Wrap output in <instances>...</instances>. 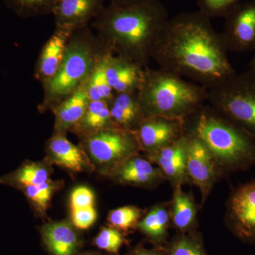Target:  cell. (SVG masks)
<instances>
[{
	"label": "cell",
	"instance_id": "obj_1",
	"mask_svg": "<svg viewBox=\"0 0 255 255\" xmlns=\"http://www.w3.org/2000/svg\"><path fill=\"white\" fill-rule=\"evenodd\" d=\"M152 59L159 68L206 89L237 73L221 34L214 29L210 18L199 11L169 18Z\"/></svg>",
	"mask_w": 255,
	"mask_h": 255
},
{
	"label": "cell",
	"instance_id": "obj_2",
	"mask_svg": "<svg viewBox=\"0 0 255 255\" xmlns=\"http://www.w3.org/2000/svg\"><path fill=\"white\" fill-rule=\"evenodd\" d=\"M169 18L159 0L125 6L110 3L91 28L113 54L145 68Z\"/></svg>",
	"mask_w": 255,
	"mask_h": 255
},
{
	"label": "cell",
	"instance_id": "obj_3",
	"mask_svg": "<svg viewBox=\"0 0 255 255\" xmlns=\"http://www.w3.org/2000/svg\"><path fill=\"white\" fill-rule=\"evenodd\" d=\"M145 117L186 120L207 102V89L162 68L145 69L138 91Z\"/></svg>",
	"mask_w": 255,
	"mask_h": 255
},
{
	"label": "cell",
	"instance_id": "obj_4",
	"mask_svg": "<svg viewBox=\"0 0 255 255\" xmlns=\"http://www.w3.org/2000/svg\"><path fill=\"white\" fill-rule=\"evenodd\" d=\"M109 52L90 26L74 31L59 69L54 77L42 86L43 99L40 108L52 110L75 93Z\"/></svg>",
	"mask_w": 255,
	"mask_h": 255
},
{
	"label": "cell",
	"instance_id": "obj_5",
	"mask_svg": "<svg viewBox=\"0 0 255 255\" xmlns=\"http://www.w3.org/2000/svg\"><path fill=\"white\" fill-rule=\"evenodd\" d=\"M189 133L207 147L218 164L230 170H241L255 164V137L225 119L211 107L196 112Z\"/></svg>",
	"mask_w": 255,
	"mask_h": 255
},
{
	"label": "cell",
	"instance_id": "obj_6",
	"mask_svg": "<svg viewBox=\"0 0 255 255\" xmlns=\"http://www.w3.org/2000/svg\"><path fill=\"white\" fill-rule=\"evenodd\" d=\"M211 108L255 137V74L236 73L207 89Z\"/></svg>",
	"mask_w": 255,
	"mask_h": 255
},
{
	"label": "cell",
	"instance_id": "obj_7",
	"mask_svg": "<svg viewBox=\"0 0 255 255\" xmlns=\"http://www.w3.org/2000/svg\"><path fill=\"white\" fill-rule=\"evenodd\" d=\"M84 137L89 153L102 164L127 160L140 148L134 132L119 128L102 129Z\"/></svg>",
	"mask_w": 255,
	"mask_h": 255
},
{
	"label": "cell",
	"instance_id": "obj_8",
	"mask_svg": "<svg viewBox=\"0 0 255 255\" xmlns=\"http://www.w3.org/2000/svg\"><path fill=\"white\" fill-rule=\"evenodd\" d=\"M226 16L221 36L228 51H255V1L238 4Z\"/></svg>",
	"mask_w": 255,
	"mask_h": 255
},
{
	"label": "cell",
	"instance_id": "obj_9",
	"mask_svg": "<svg viewBox=\"0 0 255 255\" xmlns=\"http://www.w3.org/2000/svg\"><path fill=\"white\" fill-rule=\"evenodd\" d=\"M228 219L238 238L255 243V182L243 184L233 191L228 201Z\"/></svg>",
	"mask_w": 255,
	"mask_h": 255
},
{
	"label": "cell",
	"instance_id": "obj_10",
	"mask_svg": "<svg viewBox=\"0 0 255 255\" xmlns=\"http://www.w3.org/2000/svg\"><path fill=\"white\" fill-rule=\"evenodd\" d=\"M186 120L162 117H145L134 132L140 148L153 153L186 134Z\"/></svg>",
	"mask_w": 255,
	"mask_h": 255
},
{
	"label": "cell",
	"instance_id": "obj_11",
	"mask_svg": "<svg viewBox=\"0 0 255 255\" xmlns=\"http://www.w3.org/2000/svg\"><path fill=\"white\" fill-rule=\"evenodd\" d=\"M187 134L186 172L193 184L200 189L204 201L216 179V161L199 138L189 132Z\"/></svg>",
	"mask_w": 255,
	"mask_h": 255
},
{
	"label": "cell",
	"instance_id": "obj_12",
	"mask_svg": "<svg viewBox=\"0 0 255 255\" xmlns=\"http://www.w3.org/2000/svg\"><path fill=\"white\" fill-rule=\"evenodd\" d=\"M105 0H55V27L76 31L90 26L105 7Z\"/></svg>",
	"mask_w": 255,
	"mask_h": 255
},
{
	"label": "cell",
	"instance_id": "obj_13",
	"mask_svg": "<svg viewBox=\"0 0 255 255\" xmlns=\"http://www.w3.org/2000/svg\"><path fill=\"white\" fill-rule=\"evenodd\" d=\"M73 31L55 27L54 31L43 45L34 69L35 80L42 86L54 77L62 61Z\"/></svg>",
	"mask_w": 255,
	"mask_h": 255
},
{
	"label": "cell",
	"instance_id": "obj_14",
	"mask_svg": "<svg viewBox=\"0 0 255 255\" xmlns=\"http://www.w3.org/2000/svg\"><path fill=\"white\" fill-rule=\"evenodd\" d=\"M145 69L112 52L106 57V75L115 94L138 91L143 81Z\"/></svg>",
	"mask_w": 255,
	"mask_h": 255
},
{
	"label": "cell",
	"instance_id": "obj_15",
	"mask_svg": "<svg viewBox=\"0 0 255 255\" xmlns=\"http://www.w3.org/2000/svg\"><path fill=\"white\" fill-rule=\"evenodd\" d=\"M187 145L188 134L186 132L173 143L149 155L152 162L158 165L163 175L175 187L182 186L187 177L186 172Z\"/></svg>",
	"mask_w": 255,
	"mask_h": 255
},
{
	"label": "cell",
	"instance_id": "obj_16",
	"mask_svg": "<svg viewBox=\"0 0 255 255\" xmlns=\"http://www.w3.org/2000/svg\"><path fill=\"white\" fill-rule=\"evenodd\" d=\"M110 112L116 127L132 132L145 118L137 92L115 94L110 102Z\"/></svg>",
	"mask_w": 255,
	"mask_h": 255
},
{
	"label": "cell",
	"instance_id": "obj_17",
	"mask_svg": "<svg viewBox=\"0 0 255 255\" xmlns=\"http://www.w3.org/2000/svg\"><path fill=\"white\" fill-rule=\"evenodd\" d=\"M90 100L84 85L73 95L55 105L52 112L54 114L56 132L65 133L73 130L81 122Z\"/></svg>",
	"mask_w": 255,
	"mask_h": 255
},
{
	"label": "cell",
	"instance_id": "obj_18",
	"mask_svg": "<svg viewBox=\"0 0 255 255\" xmlns=\"http://www.w3.org/2000/svg\"><path fill=\"white\" fill-rule=\"evenodd\" d=\"M42 236L53 255H74L78 250V235L68 223H48L42 229Z\"/></svg>",
	"mask_w": 255,
	"mask_h": 255
},
{
	"label": "cell",
	"instance_id": "obj_19",
	"mask_svg": "<svg viewBox=\"0 0 255 255\" xmlns=\"http://www.w3.org/2000/svg\"><path fill=\"white\" fill-rule=\"evenodd\" d=\"M48 149L55 163L75 172L82 170L85 165L83 151L65 136L56 132L48 142Z\"/></svg>",
	"mask_w": 255,
	"mask_h": 255
},
{
	"label": "cell",
	"instance_id": "obj_20",
	"mask_svg": "<svg viewBox=\"0 0 255 255\" xmlns=\"http://www.w3.org/2000/svg\"><path fill=\"white\" fill-rule=\"evenodd\" d=\"M118 176L125 183L148 185L159 182L164 175L160 169L154 167L149 161L134 155L124 162Z\"/></svg>",
	"mask_w": 255,
	"mask_h": 255
},
{
	"label": "cell",
	"instance_id": "obj_21",
	"mask_svg": "<svg viewBox=\"0 0 255 255\" xmlns=\"http://www.w3.org/2000/svg\"><path fill=\"white\" fill-rule=\"evenodd\" d=\"M110 102L90 101L81 122L73 130L85 137L102 129L117 128L111 116Z\"/></svg>",
	"mask_w": 255,
	"mask_h": 255
},
{
	"label": "cell",
	"instance_id": "obj_22",
	"mask_svg": "<svg viewBox=\"0 0 255 255\" xmlns=\"http://www.w3.org/2000/svg\"><path fill=\"white\" fill-rule=\"evenodd\" d=\"M196 209L195 204L187 193L181 189V186L175 187L172 202V222L174 226L181 231H186L192 227L195 222Z\"/></svg>",
	"mask_w": 255,
	"mask_h": 255
},
{
	"label": "cell",
	"instance_id": "obj_23",
	"mask_svg": "<svg viewBox=\"0 0 255 255\" xmlns=\"http://www.w3.org/2000/svg\"><path fill=\"white\" fill-rule=\"evenodd\" d=\"M107 54L97 64L84 83V87L90 101L111 102L115 95L106 75L105 60Z\"/></svg>",
	"mask_w": 255,
	"mask_h": 255
},
{
	"label": "cell",
	"instance_id": "obj_24",
	"mask_svg": "<svg viewBox=\"0 0 255 255\" xmlns=\"http://www.w3.org/2000/svg\"><path fill=\"white\" fill-rule=\"evenodd\" d=\"M169 214L164 205L154 206L145 217L139 221L138 228L147 237L156 241L163 240L167 234Z\"/></svg>",
	"mask_w": 255,
	"mask_h": 255
},
{
	"label": "cell",
	"instance_id": "obj_25",
	"mask_svg": "<svg viewBox=\"0 0 255 255\" xmlns=\"http://www.w3.org/2000/svg\"><path fill=\"white\" fill-rule=\"evenodd\" d=\"M4 4L21 18L53 14L55 0H3Z\"/></svg>",
	"mask_w": 255,
	"mask_h": 255
},
{
	"label": "cell",
	"instance_id": "obj_26",
	"mask_svg": "<svg viewBox=\"0 0 255 255\" xmlns=\"http://www.w3.org/2000/svg\"><path fill=\"white\" fill-rule=\"evenodd\" d=\"M48 171L36 164H26L21 166L11 176L6 177L5 182L17 185L18 187L26 185H40L48 182Z\"/></svg>",
	"mask_w": 255,
	"mask_h": 255
},
{
	"label": "cell",
	"instance_id": "obj_27",
	"mask_svg": "<svg viewBox=\"0 0 255 255\" xmlns=\"http://www.w3.org/2000/svg\"><path fill=\"white\" fill-rule=\"evenodd\" d=\"M141 211L132 206H123L111 211L108 222L112 227L119 231H128L138 225Z\"/></svg>",
	"mask_w": 255,
	"mask_h": 255
},
{
	"label": "cell",
	"instance_id": "obj_28",
	"mask_svg": "<svg viewBox=\"0 0 255 255\" xmlns=\"http://www.w3.org/2000/svg\"><path fill=\"white\" fill-rule=\"evenodd\" d=\"M21 187L28 199L43 211L48 207L55 189L54 186L49 182L40 185H26Z\"/></svg>",
	"mask_w": 255,
	"mask_h": 255
},
{
	"label": "cell",
	"instance_id": "obj_29",
	"mask_svg": "<svg viewBox=\"0 0 255 255\" xmlns=\"http://www.w3.org/2000/svg\"><path fill=\"white\" fill-rule=\"evenodd\" d=\"M124 237L120 231L113 227L104 228L96 237L97 248L110 253H118L124 244Z\"/></svg>",
	"mask_w": 255,
	"mask_h": 255
},
{
	"label": "cell",
	"instance_id": "obj_30",
	"mask_svg": "<svg viewBox=\"0 0 255 255\" xmlns=\"http://www.w3.org/2000/svg\"><path fill=\"white\" fill-rule=\"evenodd\" d=\"M199 11L208 17L227 16L240 0H196Z\"/></svg>",
	"mask_w": 255,
	"mask_h": 255
},
{
	"label": "cell",
	"instance_id": "obj_31",
	"mask_svg": "<svg viewBox=\"0 0 255 255\" xmlns=\"http://www.w3.org/2000/svg\"><path fill=\"white\" fill-rule=\"evenodd\" d=\"M95 196L93 191L87 187H78L72 191L70 195L71 210L91 207L95 204Z\"/></svg>",
	"mask_w": 255,
	"mask_h": 255
},
{
	"label": "cell",
	"instance_id": "obj_32",
	"mask_svg": "<svg viewBox=\"0 0 255 255\" xmlns=\"http://www.w3.org/2000/svg\"><path fill=\"white\" fill-rule=\"evenodd\" d=\"M97 218V211L94 206L72 210V221L74 226L79 229H88L95 223Z\"/></svg>",
	"mask_w": 255,
	"mask_h": 255
},
{
	"label": "cell",
	"instance_id": "obj_33",
	"mask_svg": "<svg viewBox=\"0 0 255 255\" xmlns=\"http://www.w3.org/2000/svg\"><path fill=\"white\" fill-rule=\"evenodd\" d=\"M169 255H206L197 242L191 238H181L174 243Z\"/></svg>",
	"mask_w": 255,
	"mask_h": 255
},
{
	"label": "cell",
	"instance_id": "obj_34",
	"mask_svg": "<svg viewBox=\"0 0 255 255\" xmlns=\"http://www.w3.org/2000/svg\"><path fill=\"white\" fill-rule=\"evenodd\" d=\"M158 1V0H110V3L125 6V5L140 4V3L150 2V1Z\"/></svg>",
	"mask_w": 255,
	"mask_h": 255
},
{
	"label": "cell",
	"instance_id": "obj_35",
	"mask_svg": "<svg viewBox=\"0 0 255 255\" xmlns=\"http://www.w3.org/2000/svg\"><path fill=\"white\" fill-rule=\"evenodd\" d=\"M132 255H159L154 252L147 251L145 249H137L134 251Z\"/></svg>",
	"mask_w": 255,
	"mask_h": 255
},
{
	"label": "cell",
	"instance_id": "obj_36",
	"mask_svg": "<svg viewBox=\"0 0 255 255\" xmlns=\"http://www.w3.org/2000/svg\"><path fill=\"white\" fill-rule=\"evenodd\" d=\"M250 70H251L252 72H253L255 74V54L253 58H252L251 63H250Z\"/></svg>",
	"mask_w": 255,
	"mask_h": 255
}]
</instances>
